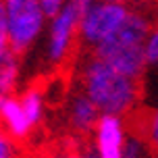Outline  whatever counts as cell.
<instances>
[{"instance_id": "10", "label": "cell", "mask_w": 158, "mask_h": 158, "mask_svg": "<svg viewBox=\"0 0 158 158\" xmlns=\"http://www.w3.org/2000/svg\"><path fill=\"white\" fill-rule=\"evenodd\" d=\"M21 83V56L10 48L0 50V96L15 94Z\"/></svg>"}, {"instance_id": "2", "label": "cell", "mask_w": 158, "mask_h": 158, "mask_svg": "<svg viewBox=\"0 0 158 158\" xmlns=\"http://www.w3.org/2000/svg\"><path fill=\"white\" fill-rule=\"evenodd\" d=\"M152 25H154V21L148 13L131 8L127 21L121 25V29L110 40H106L102 46L92 50V54L102 58L104 63H108L118 73L142 81V77L146 75V69H148L143 44H146V38L150 33Z\"/></svg>"}, {"instance_id": "13", "label": "cell", "mask_w": 158, "mask_h": 158, "mask_svg": "<svg viewBox=\"0 0 158 158\" xmlns=\"http://www.w3.org/2000/svg\"><path fill=\"white\" fill-rule=\"evenodd\" d=\"M143 54H146V64H148V69L158 71V21L152 25L150 33H148V38H146Z\"/></svg>"}, {"instance_id": "1", "label": "cell", "mask_w": 158, "mask_h": 158, "mask_svg": "<svg viewBox=\"0 0 158 158\" xmlns=\"http://www.w3.org/2000/svg\"><path fill=\"white\" fill-rule=\"evenodd\" d=\"M79 89L96 104L100 114L131 117L142 102V81L112 69L96 54H87L77 67Z\"/></svg>"}, {"instance_id": "20", "label": "cell", "mask_w": 158, "mask_h": 158, "mask_svg": "<svg viewBox=\"0 0 158 158\" xmlns=\"http://www.w3.org/2000/svg\"><path fill=\"white\" fill-rule=\"evenodd\" d=\"M0 2H2V0H0Z\"/></svg>"}, {"instance_id": "16", "label": "cell", "mask_w": 158, "mask_h": 158, "mask_svg": "<svg viewBox=\"0 0 158 158\" xmlns=\"http://www.w3.org/2000/svg\"><path fill=\"white\" fill-rule=\"evenodd\" d=\"M63 158H96L92 152H71V154H67Z\"/></svg>"}, {"instance_id": "3", "label": "cell", "mask_w": 158, "mask_h": 158, "mask_svg": "<svg viewBox=\"0 0 158 158\" xmlns=\"http://www.w3.org/2000/svg\"><path fill=\"white\" fill-rule=\"evenodd\" d=\"M6 46L23 56L44 38L48 15L38 0H2Z\"/></svg>"}, {"instance_id": "8", "label": "cell", "mask_w": 158, "mask_h": 158, "mask_svg": "<svg viewBox=\"0 0 158 158\" xmlns=\"http://www.w3.org/2000/svg\"><path fill=\"white\" fill-rule=\"evenodd\" d=\"M0 129L6 135H10L15 142L29 139L31 133L35 131L27 114H25L21 102H19V96L15 94L0 96Z\"/></svg>"}, {"instance_id": "17", "label": "cell", "mask_w": 158, "mask_h": 158, "mask_svg": "<svg viewBox=\"0 0 158 158\" xmlns=\"http://www.w3.org/2000/svg\"><path fill=\"white\" fill-rule=\"evenodd\" d=\"M38 158H63V156H58V154H42Z\"/></svg>"}, {"instance_id": "18", "label": "cell", "mask_w": 158, "mask_h": 158, "mask_svg": "<svg viewBox=\"0 0 158 158\" xmlns=\"http://www.w3.org/2000/svg\"><path fill=\"white\" fill-rule=\"evenodd\" d=\"M108 2H121V4H127L129 0H108Z\"/></svg>"}, {"instance_id": "12", "label": "cell", "mask_w": 158, "mask_h": 158, "mask_svg": "<svg viewBox=\"0 0 158 158\" xmlns=\"http://www.w3.org/2000/svg\"><path fill=\"white\" fill-rule=\"evenodd\" d=\"M152 156L150 150H148V143L142 137L139 131H133L129 133V139L125 143V150H123V158H148Z\"/></svg>"}, {"instance_id": "7", "label": "cell", "mask_w": 158, "mask_h": 158, "mask_svg": "<svg viewBox=\"0 0 158 158\" xmlns=\"http://www.w3.org/2000/svg\"><path fill=\"white\" fill-rule=\"evenodd\" d=\"M64 123L75 135H89L100 118V110L81 89H75L64 100Z\"/></svg>"}, {"instance_id": "11", "label": "cell", "mask_w": 158, "mask_h": 158, "mask_svg": "<svg viewBox=\"0 0 158 158\" xmlns=\"http://www.w3.org/2000/svg\"><path fill=\"white\" fill-rule=\"evenodd\" d=\"M142 137L148 143V150L154 158H158V102L152 106L142 123Z\"/></svg>"}, {"instance_id": "6", "label": "cell", "mask_w": 158, "mask_h": 158, "mask_svg": "<svg viewBox=\"0 0 158 158\" xmlns=\"http://www.w3.org/2000/svg\"><path fill=\"white\" fill-rule=\"evenodd\" d=\"M92 146H94L96 158H123L125 143L129 139V129L127 121L123 117L114 114H100L92 131Z\"/></svg>"}, {"instance_id": "19", "label": "cell", "mask_w": 158, "mask_h": 158, "mask_svg": "<svg viewBox=\"0 0 158 158\" xmlns=\"http://www.w3.org/2000/svg\"><path fill=\"white\" fill-rule=\"evenodd\" d=\"M154 10H156V17H158V0H156V4H154Z\"/></svg>"}, {"instance_id": "9", "label": "cell", "mask_w": 158, "mask_h": 158, "mask_svg": "<svg viewBox=\"0 0 158 158\" xmlns=\"http://www.w3.org/2000/svg\"><path fill=\"white\" fill-rule=\"evenodd\" d=\"M19 102L23 106L25 114L29 118V123L33 125V129H38L44 121H46L48 114V100L46 94L40 85H29L25 87L23 92L19 94Z\"/></svg>"}, {"instance_id": "4", "label": "cell", "mask_w": 158, "mask_h": 158, "mask_svg": "<svg viewBox=\"0 0 158 158\" xmlns=\"http://www.w3.org/2000/svg\"><path fill=\"white\" fill-rule=\"evenodd\" d=\"M89 0H67L58 13L48 17L44 31V63L50 69H60L69 63L79 44L81 10Z\"/></svg>"}, {"instance_id": "14", "label": "cell", "mask_w": 158, "mask_h": 158, "mask_svg": "<svg viewBox=\"0 0 158 158\" xmlns=\"http://www.w3.org/2000/svg\"><path fill=\"white\" fill-rule=\"evenodd\" d=\"M0 158H21L19 143L0 129Z\"/></svg>"}, {"instance_id": "5", "label": "cell", "mask_w": 158, "mask_h": 158, "mask_svg": "<svg viewBox=\"0 0 158 158\" xmlns=\"http://www.w3.org/2000/svg\"><path fill=\"white\" fill-rule=\"evenodd\" d=\"M131 13L129 4L108 2V0H89L81 10L79 21V44L89 50L102 46L121 29Z\"/></svg>"}, {"instance_id": "15", "label": "cell", "mask_w": 158, "mask_h": 158, "mask_svg": "<svg viewBox=\"0 0 158 158\" xmlns=\"http://www.w3.org/2000/svg\"><path fill=\"white\" fill-rule=\"evenodd\" d=\"M38 2L42 4V8L46 10L48 17H52L54 13H58V10L67 4V0H38Z\"/></svg>"}]
</instances>
